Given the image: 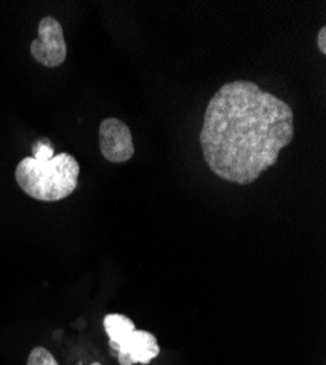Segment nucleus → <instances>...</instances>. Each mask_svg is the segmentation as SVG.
<instances>
[{"label": "nucleus", "mask_w": 326, "mask_h": 365, "mask_svg": "<svg viewBox=\"0 0 326 365\" xmlns=\"http://www.w3.org/2000/svg\"><path fill=\"white\" fill-rule=\"evenodd\" d=\"M292 138L291 107L249 81H234L217 91L205 110L199 135L211 171L242 186L274 167Z\"/></svg>", "instance_id": "nucleus-1"}, {"label": "nucleus", "mask_w": 326, "mask_h": 365, "mask_svg": "<svg viewBox=\"0 0 326 365\" xmlns=\"http://www.w3.org/2000/svg\"><path fill=\"white\" fill-rule=\"evenodd\" d=\"M79 173L75 157L62 152L47 161L24 158L15 170V178L25 195L41 202H57L76 190Z\"/></svg>", "instance_id": "nucleus-2"}, {"label": "nucleus", "mask_w": 326, "mask_h": 365, "mask_svg": "<svg viewBox=\"0 0 326 365\" xmlns=\"http://www.w3.org/2000/svg\"><path fill=\"white\" fill-rule=\"evenodd\" d=\"M31 54L46 68L61 66L68 54L63 28L53 16H44L39 24V37L31 43Z\"/></svg>", "instance_id": "nucleus-3"}, {"label": "nucleus", "mask_w": 326, "mask_h": 365, "mask_svg": "<svg viewBox=\"0 0 326 365\" xmlns=\"http://www.w3.org/2000/svg\"><path fill=\"white\" fill-rule=\"evenodd\" d=\"M100 149L103 157L114 164L129 161L135 154L131 129L125 121L110 117L100 125Z\"/></svg>", "instance_id": "nucleus-4"}, {"label": "nucleus", "mask_w": 326, "mask_h": 365, "mask_svg": "<svg viewBox=\"0 0 326 365\" xmlns=\"http://www.w3.org/2000/svg\"><path fill=\"white\" fill-rule=\"evenodd\" d=\"M160 345L157 338L148 330H135L131 336L117 346L114 352L121 365H148L160 355Z\"/></svg>", "instance_id": "nucleus-5"}, {"label": "nucleus", "mask_w": 326, "mask_h": 365, "mask_svg": "<svg viewBox=\"0 0 326 365\" xmlns=\"http://www.w3.org/2000/svg\"><path fill=\"white\" fill-rule=\"evenodd\" d=\"M103 324L108 336V345L111 351H116L117 346L123 344L131 336V333L136 330L135 323L128 316L117 313L107 314L103 320Z\"/></svg>", "instance_id": "nucleus-6"}, {"label": "nucleus", "mask_w": 326, "mask_h": 365, "mask_svg": "<svg viewBox=\"0 0 326 365\" xmlns=\"http://www.w3.org/2000/svg\"><path fill=\"white\" fill-rule=\"evenodd\" d=\"M26 365H58V362L56 361L54 355H51L49 349L43 346H37L29 352Z\"/></svg>", "instance_id": "nucleus-7"}, {"label": "nucleus", "mask_w": 326, "mask_h": 365, "mask_svg": "<svg viewBox=\"0 0 326 365\" xmlns=\"http://www.w3.org/2000/svg\"><path fill=\"white\" fill-rule=\"evenodd\" d=\"M54 148L51 146L49 139H40L34 142L33 146V158L39 161H47L54 157Z\"/></svg>", "instance_id": "nucleus-8"}, {"label": "nucleus", "mask_w": 326, "mask_h": 365, "mask_svg": "<svg viewBox=\"0 0 326 365\" xmlns=\"http://www.w3.org/2000/svg\"><path fill=\"white\" fill-rule=\"evenodd\" d=\"M317 47H319V50H320L323 54H326V28H325V26H322V28L319 29V34H317Z\"/></svg>", "instance_id": "nucleus-9"}, {"label": "nucleus", "mask_w": 326, "mask_h": 365, "mask_svg": "<svg viewBox=\"0 0 326 365\" xmlns=\"http://www.w3.org/2000/svg\"><path fill=\"white\" fill-rule=\"evenodd\" d=\"M91 365H101L100 362H94V364H91Z\"/></svg>", "instance_id": "nucleus-10"}]
</instances>
